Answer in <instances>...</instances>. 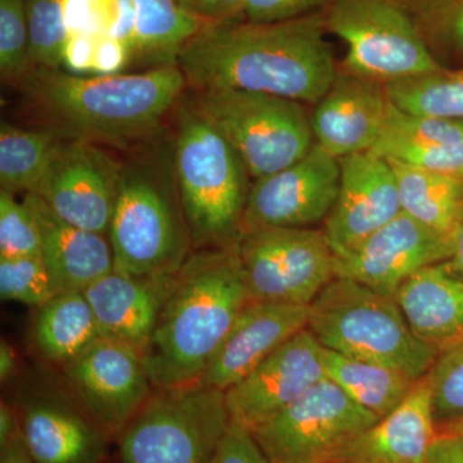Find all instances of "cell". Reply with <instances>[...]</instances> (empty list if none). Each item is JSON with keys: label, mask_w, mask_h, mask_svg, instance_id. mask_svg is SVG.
Instances as JSON below:
<instances>
[{"label": "cell", "mask_w": 463, "mask_h": 463, "mask_svg": "<svg viewBox=\"0 0 463 463\" xmlns=\"http://www.w3.org/2000/svg\"><path fill=\"white\" fill-rule=\"evenodd\" d=\"M326 33L322 11L279 23L209 24L176 66L196 91H259L315 105L339 70Z\"/></svg>", "instance_id": "cell-1"}, {"label": "cell", "mask_w": 463, "mask_h": 463, "mask_svg": "<svg viewBox=\"0 0 463 463\" xmlns=\"http://www.w3.org/2000/svg\"><path fill=\"white\" fill-rule=\"evenodd\" d=\"M249 301L236 246L194 250L174 274L142 352L154 389L199 381Z\"/></svg>", "instance_id": "cell-2"}, {"label": "cell", "mask_w": 463, "mask_h": 463, "mask_svg": "<svg viewBox=\"0 0 463 463\" xmlns=\"http://www.w3.org/2000/svg\"><path fill=\"white\" fill-rule=\"evenodd\" d=\"M18 84L30 105L58 132L129 148L151 141L167 112L181 99L187 80L178 66L91 78L61 69L33 67Z\"/></svg>", "instance_id": "cell-3"}, {"label": "cell", "mask_w": 463, "mask_h": 463, "mask_svg": "<svg viewBox=\"0 0 463 463\" xmlns=\"http://www.w3.org/2000/svg\"><path fill=\"white\" fill-rule=\"evenodd\" d=\"M156 142L121 164L109 240L114 270L166 279L194 251L174 172L173 141Z\"/></svg>", "instance_id": "cell-4"}, {"label": "cell", "mask_w": 463, "mask_h": 463, "mask_svg": "<svg viewBox=\"0 0 463 463\" xmlns=\"http://www.w3.org/2000/svg\"><path fill=\"white\" fill-rule=\"evenodd\" d=\"M174 172L194 250L233 248L243 228L250 174L194 100L178 109Z\"/></svg>", "instance_id": "cell-5"}, {"label": "cell", "mask_w": 463, "mask_h": 463, "mask_svg": "<svg viewBox=\"0 0 463 463\" xmlns=\"http://www.w3.org/2000/svg\"><path fill=\"white\" fill-rule=\"evenodd\" d=\"M307 330L325 349L422 379L439 352L414 336L394 298L352 279H332L309 306Z\"/></svg>", "instance_id": "cell-6"}, {"label": "cell", "mask_w": 463, "mask_h": 463, "mask_svg": "<svg viewBox=\"0 0 463 463\" xmlns=\"http://www.w3.org/2000/svg\"><path fill=\"white\" fill-rule=\"evenodd\" d=\"M230 422L225 392L201 381L156 390L116 439L118 463H210Z\"/></svg>", "instance_id": "cell-7"}, {"label": "cell", "mask_w": 463, "mask_h": 463, "mask_svg": "<svg viewBox=\"0 0 463 463\" xmlns=\"http://www.w3.org/2000/svg\"><path fill=\"white\" fill-rule=\"evenodd\" d=\"M194 100L254 181L298 163L315 146L310 114L298 100L239 90L197 91Z\"/></svg>", "instance_id": "cell-8"}, {"label": "cell", "mask_w": 463, "mask_h": 463, "mask_svg": "<svg viewBox=\"0 0 463 463\" xmlns=\"http://www.w3.org/2000/svg\"><path fill=\"white\" fill-rule=\"evenodd\" d=\"M322 12L346 44L347 71L386 84L441 67L394 0H330Z\"/></svg>", "instance_id": "cell-9"}, {"label": "cell", "mask_w": 463, "mask_h": 463, "mask_svg": "<svg viewBox=\"0 0 463 463\" xmlns=\"http://www.w3.org/2000/svg\"><path fill=\"white\" fill-rule=\"evenodd\" d=\"M236 250L251 300L309 307L336 279L335 255L323 230L243 231Z\"/></svg>", "instance_id": "cell-10"}, {"label": "cell", "mask_w": 463, "mask_h": 463, "mask_svg": "<svg viewBox=\"0 0 463 463\" xmlns=\"http://www.w3.org/2000/svg\"><path fill=\"white\" fill-rule=\"evenodd\" d=\"M379 421L325 379L251 432L270 463H327Z\"/></svg>", "instance_id": "cell-11"}, {"label": "cell", "mask_w": 463, "mask_h": 463, "mask_svg": "<svg viewBox=\"0 0 463 463\" xmlns=\"http://www.w3.org/2000/svg\"><path fill=\"white\" fill-rule=\"evenodd\" d=\"M120 172L121 164L97 143L63 136L33 194L67 223L108 234Z\"/></svg>", "instance_id": "cell-12"}, {"label": "cell", "mask_w": 463, "mask_h": 463, "mask_svg": "<svg viewBox=\"0 0 463 463\" xmlns=\"http://www.w3.org/2000/svg\"><path fill=\"white\" fill-rule=\"evenodd\" d=\"M62 368L80 407L114 440L154 389L142 353L118 341L99 339Z\"/></svg>", "instance_id": "cell-13"}, {"label": "cell", "mask_w": 463, "mask_h": 463, "mask_svg": "<svg viewBox=\"0 0 463 463\" xmlns=\"http://www.w3.org/2000/svg\"><path fill=\"white\" fill-rule=\"evenodd\" d=\"M340 178V158L315 143L298 163L254 181L246 203L242 232L309 228L325 222L336 203Z\"/></svg>", "instance_id": "cell-14"}, {"label": "cell", "mask_w": 463, "mask_h": 463, "mask_svg": "<svg viewBox=\"0 0 463 463\" xmlns=\"http://www.w3.org/2000/svg\"><path fill=\"white\" fill-rule=\"evenodd\" d=\"M450 257L449 237L402 212L345 255L335 258V273L394 298L399 286L413 274Z\"/></svg>", "instance_id": "cell-15"}, {"label": "cell", "mask_w": 463, "mask_h": 463, "mask_svg": "<svg viewBox=\"0 0 463 463\" xmlns=\"http://www.w3.org/2000/svg\"><path fill=\"white\" fill-rule=\"evenodd\" d=\"M325 379V347L304 328L224 392L231 421L255 430Z\"/></svg>", "instance_id": "cell-16"}, {"label": "cell", "mask_w": 463, "mask_h": 463, "mask_svg": "<svg viewBox=\"0 0 463 463\" xmlns=\"http://www.w3.org/2000/svg\"><path fill=\"white\" fill-rule=\"evenodd\" d=\"M340 165L339 194L322 228L335 258L402 213L397 179L388 160L359 152L340 158Z\"/></svg>", "instance_id": "cell-17"}, {"label": "cell", "mask_w": 463, "mask_h": 463, "mask_svg": "<svg viewBox=\"0 0 463 463\" xmlns=\"http://www.w3.org/2000/svg\"><path fill=\"white\" fill-rule=\"evenodd\" d=\"M389 108L385 84L339 66L310 114L315 141L337 158L371 151L385 127Z\"/></svg>", "instance_id": "cell-18"}, {"label": "cell", "mask_w": 463, "mask_h": 463, "mask_svg": "<svg viewBox=\"0 0 463 463\" xmlns=\"http://www.w3.org/2000/svg\"><path fill=\"white\" fill-rule=\"evenodd\" d=\"M309 307L251 300L207 364L201 383L227 392L286 341L307 327Z\"/></svg>", "instance_id": "cell-19"}, {"label": "cell", "mask_w": 463, "mask_h": 463, "mask_svg": "<svg viewBox=\"0 0 463 463\" xmlns=\"http://www.w3.org/2000/svg\"><path fill=\"white\" fill-rule=\"evenodd\" d=\"M18 420L36 463H105L114 440L83 408L60 398L33 399Z\"/></svg>", "instance_id": "cell-20"}, {"label": "cell", "mask_w": 463, "mask_h": 463, "mask_svg": "<svg viewBox=\"0 0 463 463\" xmlns=\"http://www.w3.org/2000/svg\"><path fill=\"white\" fill-rule=\"evenodd\" d=\"M437 435L430 389L422 377L394 412L349 441L327 463H425Z\"/></svg>", "instance_id": "cell-21"}, {"label": "cell", "mask_w": 463, "mask_h": 463, "mask_svg": "<svg viewBox=\"0 0 463 463\" xmlns=\"http://www.w3.org/2000/svg\"><path fill=\"white\" fill-rule=\"evenodd\" d=\"M41 231V258L58 292L84 291L114 270V254L106 234L67 223L36 196L26 194Z\"/></svg>", "instance_id": "cell-22"}, {"label": "cell", "mask_w": 463, "mask_h": 463, "mask_svg": "<svg viewBox=\"0 0 463 463\" xmlns=\"http://www.w3.org/2000/svg\"><path fill=\"white\" fill-rule=\"evenodd\" d=\"M370 152L463 181V120L412 114L390 100L385 127Z\"/></svg>", "instance_id": "cell-23"}, {"label": "cell", "mask_w": 463, "mask_h": 463, "mask_svg": "<svg viewBox=\"0 0 463 463\" xmlns=\"http://www.w3.org/2000/svg\"><path fill=\"white\" fill-rule=\"evenodd\" d=\"M174 277V276H173ZM173 277L142 279L112 270L84 289L100 337L145 350Z\"/></svg>", "instance_id": "cell-24"}, {"label": "cell", "mask_w": 463, "mask_h": 463, "mask_svg": "<svg viewBox=\"0 0 463 463\" xmlns=\"http://www.w3.org/2000/svg\"><path fill=\"white\" fill-rule=\"evenodd\" d=\"M394 298L422 343L440 352L463 339V270L450 259L413 274Z\"/></svg>", "instance_id": "cell-25"}, {"label": "cell", "mask_w": 463, "mask_h": 463, "mask_svg": "<svg viewBox=\"0 0 463 463\" xmlns=\"http://www.w3.org/2000/svg\"><path fill=\"white\" fill-rule=\"evenodd\" d=\"M33 335L39 353L61 365L78 358L102 339L84 291L58 292L39 307Z\"/></svg>", "instance_id": "cell-26"}, {"label": "cell", "mask_w": 463, "mask_h": 463, "mask_svg": "<svg viewBox=\"0 0 463 463\" xmlns=\"http://www.w3.org/2000/svg\"><path fill=\"white\" fill-rule=\"evenodd\" d=\"M325 368L328 380L379 420L394 412L421 380L397 368L350 358L327 349Z\"/></svg>", "instance_id": "cell-27"}, {"label": "cell", "mask_w": 463, "mask_h": 463, "mask_svg": "<svg viewBox=\"0 0 463 463\" xmlns=\"http://www.w3.org/2000/svg\"><path fill=\"white\" fill-rule=\"evenodd\" d=\"M397 179L402 212L449 237L463 215V181L388 160Z\"/></svg>", "instance_id": "cell-28"}, {"label": "cell", "mask_w": 463, "mask_h": 463, "mask_svg": "<svg viewBox=\"0 0 463 463\" xmlns=\"http://www.w3.org/2000/svg\"><path fill=\"white\" fill-rule=\"evenodd\" d=\"M137 20L132 56L176 66L179 52L207 25L178 0H134Z\"/></svg>", "instance_id": "cell-29"}, {"label": "cell", "mask_w": 463, "mask_h": 463, "mask_svg": "<svg viewBox=\"0 0 463 463\" xmlns=\"http://www.w3.org/2000/svg\"><path fill=\"white\" fill-rule=\"evenodd\" d=\"M63 136L57 130L23 129L3 121L0 127L2 190L12 194L35 192Z\"/></svg>", "instance_id": "cell-30"}, {"label": "cell", "mask_w": 463, "mask_h": 463, "mask_svg": "<svg viewBox=\"0 0 463 463\" xmlns=\"http://www.w3.org/2000/svg\"><path fill=\"white\" fill-rule=\"evenodd\" d=\"M385 90L403 111L463 120V63L389 81Z\"/></svg>", "instance_id": "cell-31"}, {"label": "cell", "mask_w": 463, "mask_h": 463, "mask_svg": "<svg viewBox=\"0 0 463 463\" xmlns=\"http://www.w3.org/2000/svg\"><path fill=\"white\" fill-rule=\"evenodd\" d=\"M439 65L463 63V0H394Z\"/></svg>", "instance_id": "cell-32"}, {"label": "cell", "mask_w": 463, "mask_h": 463, "mask_svg": "<svg viewBox=\"0 0 463 463\" xmlns=\"http://www.w3.org/2000/svg\"><path fill=\"white\" fill-rule=\"evenodd\" d=\"M26 17L33 66L61 69L70 38L63 0H26Z\"/></svg>", "instance_id": "cell-33"}, {"label": "cell", "mask_w": 463, "mask_h": 463, "mask_svg": "<svg viewBox=\"0 0 463 463\" xmlns=\"http://www.w3.org/2000/svg\"><path fill=\"white\" fill-rule=\"evenodd\" d=\"M438 426L463 417V339L440 350L425 376Z\"/></svg>", "instance_id": "cell-34"}, {"label": "cell", "mask_w": 463, "mask_h": 463, "mask_svg": "<svg viewBox=\"0 0 463 463\" xmlns=\"http://www.w3.org/2000/svg\"><path fill=\"white\" fill-rule=\"evenodd\" d=\"M26 0H0V71L21 81L33 69Z\"/></svg>", "instance_id": "cell-35"}, {"label": "cell", "mask_w": 463, "mask_h": 463, "mask_svg": "<svg viewBox=\"0 0 463 463\" xmlns=\"http://www.w3.org/2000/svg\"><path fill=\"white\" fill-rule=\"evenodd\" d=\"M56 289L41 257L0 258V297L5 301L42 307Z\"/></svg>", "instance_id": "cell-36"}, {"label": "cell", "mask_w": 463, "mask_h": 463, "mask_svg": "<svg viewBox=\"0 0 463 463\" xmlns=\"http://www.w3.org/2000/svg\"><path fill=\"white\" fill-rule=\"evenodd\" d=\"M41 257V231L35 215L12 192L0 191V258Z\"/></svg>", "instance_id": "cell-37"}, {"label": "cell", "mask_w": 463, "mask_h": 463, "mask_svg": "<svg viewBox=\"0 0 463 463\" xmlns=\"http://www.w3.org/2000/svg\"><path fill=\"white\" fill-rule=\"evenodd\" d=\"M330 0H246L242 18L252 24L279 23L323 11Z\"/></svg>", "instance_id": "cell-38"}, {"label": "cell", "mask_w": 463, "mask_h": 463, "mask_svg": "<svg viewBox=\"0 0 463 463\" xmlns=\"http://www.w3.org/2000/svg\"><path fill=\"white\" fill-rule=\"evenodd\" d=\"M210 463H270L252 432L230 422Z\"/></svg>", "instance_id": "cell-39"}, {"label": "cell", "mask_w": 463, "mask_h": 463, "mask_svg": "<svg viewBox=\"0 0 463 463\" xmlns=\"http://www.w3.org/2000/svg\"><path fill=\"white\" fill-rule=\"evenodd\" d=\"M103 35L123 44L132 56L137 12L134 0H102Z\"/></svg>", "instance_id": "cell-40"}, {"label": "cell", "mask_w": 463, "mask_h": 463, "mask_svg": "<svg viewBox=\"0 0 463 463\" xmlns=\"http://www.w3.org/2000/svg\"><path fill=\"white\" fill-rule=\"evenodd\" d=\"M201 21L207 24L230 23L242 18L246 0H178Z\"/></svg>", "instance_id": "cell-41"}, {"label": "cell", "mask_w": 463, "mask_h": 463, "mask_svg": "<svg viewBox=\"0 0 463 463\" xmlns=\"http://www.w3.org/2000/svg\"><path fill=\"white\" fill-rule=\"evenodd\" d=\"M129 58L130 52L123 44L112 41L106 35H100L96 39L91 72H96L99 75L118 74Z\"/></svg>", "instance_id": "cell-42"}, {"label": "cell", "mask_w": 463, "mask_h": 463, "mask_svg": "<svg viewBox=\"0 0 463 463\" xmlns=\"http://www.w3.org/2000/svg\"><path fill=\"white\" fill-rule=\"evenodd\" d=\"M96 39L84 33L70 36L65 48V56H63V66L71 74L91 71Z\"/></svg>", "instance_id": "cell-43"}, {"label": "cell", "mask_w": 463, "mask_h": 463, "mask_svg": "<svg viewBox=\"0 0 463 463\" xmlns=\"http://www.w3.org/2000/svg\"><path fill=\"white\" fill-rule=\"evenodd\" d=\"M425 463H463V432L438 434Z\"/></svg>", "instance_id": "cell-44"}, {"label": "cell", "mask_w": 463, "mask_h": 463, "mask_svg": "<svg viewBox=\"0 0 463 463\" xmlns=\"http://www.w3.org/2000/svg\"><path fill=\"white\" fill-rule=\"evenodd\" d=\"M0 463H36L27 449L21 426L5 443L0 444Z\"/></svg>", "instance_id": "cell-45"}, {"label": "cell", "mask_w": 463, "mask_h": 463, "mask_svg": "<svg viewBox=\"0 0 463 463\" xmlns=\"http://www.w3.org/2000/svg\"><path fill=\"white\" fill-rule=\"evenodd\" d=\"M20 426L18 413L11 405L2 402L0 403V444L5 443L14 435Z\"/></svg>", "instance_id": "cell-46"}, {"label": "cell", "mask_w": 463, "mask_h": 463, "mask_svg": "<svg viewBox=\"0 0 463 463\" xmlns=\"http://www.w3.org/2000/svg\"><path fill=\"white\" fill-rule=\"evenodd\" d=\"M17 358L14 347L9 345L8 341H0V380L7 383L16 373Z\"/></svg>", "instance_id": "cell-47"}, {"label": "cell", "mask_w": 463, "mask_h": 463, "mask_svg": "<svg viewBox=\"0 0 463 463\" xmlns=\"http://www.w3.org/2000/svg\"><path fill=\"white\" fill-rule=\"evenodd\" d=\"M450 243H452V257L450 260L453 261L463 270V215L457 223L455 230L450 234Z\"/></svg>", "instance_id": "cell-48"}, {"label": "cell", "mask_w": 463, "mask_h": 463, "mask_svg": "<svg viewBox=\"0 0 463 463\" xmlns=\"http://www.w3.org/2000/svg\"><path fill=\"white\" fill-rule=\"evenodd\" d=\"M438 434H459L463 432V417L456 421L446 423V425L438 426Z\"/></svg>", "instance_id": "cell-49"}, {"label": "cell", "mask_w": 463, "mask_h": 463, "mask_svg": "<svg viewBox=\"0 0 463 463\" xmlns=\"http://www.w3.org/2000/svg\"><path fill=\"white\" fill-rule=\"evenodd\" d=\"M90 2H91V3H99L100 0H90Z\"/></svg>", "instance_id": "cell-50"}]
</instances>
